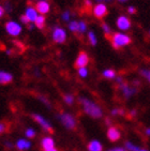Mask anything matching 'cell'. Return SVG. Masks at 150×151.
<instances>
[{"instance_id": "cell-42", "label": "cell", "mask_w": 150, "mask_h": 151, "mask_svg": "<svg viewBox=\"0 0 150 151\" xmlns=\"http://www.w3.org/2000/svg\"><path fill=\"white\" fill-rule=\"evenodd\" d=\"M146 134H147V135H150V129H147V130H146Z\"/></svg>"}, {"instance_id": "cell-20", "label": "cell", "mask_w": 150, "mask_h": 151, "mask_svg": "<svg viewBox=\"0 0 150 151\" xmlns=\"http://www.w3.org/2000/svg\"><path fill=\"white\" fill-rule=\"evenodd\" d=\"M88 39H89V42L91 43V45L95 46L97 43H98V40H97V37H95V33L93 31L88 32Z\"/></svg>"}, {"instance_id": "cell-44", "label": "cell", "mask_w": 150, "mask_h": 151, "mask_svg": "<svg viewBox=\"0 0 150 151\" xmlns=\"http://www.w3.org/2000/svg\"><path fill=\"white\" fill-rule=\"evenodd\" d=\"M29 29L32 30V29H33V26H32V25H29Z\"/></svg>"}, {"instance_id": "cell-13", "label": "cell", "mask_w": 150, "mask_h": 151, "mask_svg": "<svg viewBox=\"0 0 150 151\" xmlns=\"http://www.w3.org/2000/svg\"><path fill=\"white\" fill-rule=\"evenodd\" d=\"M25 15H26V17L28 18L30 23H35L39 13L35 9V6H28L26 9V12H25Z\"/></svg>"}, {"instance_id": "cell-31", "label": "cell", "mask_w": 150, "mask_h": 151, "mask_svg": "<svg viewBox=\"0 0 150 151\" xmlns=\"http://www.w3.org/2000/svg\"><path fill=\"white\" fill-rule=\"evenodd\" d=\"M20 22H22L23 24H25V25H28V24L30 23V22H29V19L26 17V15H25V14L20 16Z\"/></svg>"}, {"instance_id": "cell-40", "label": "cell", "mask_w": 150, "mask_h": 151, "mask_svg": "<svg viewBox=\"0 0 150 151\" xmlns=\"http://www.w3.org/2000/svg\"><path fill=\"white\" fill-rule=\"evenodd\" d=\"M44 151H58L57 149L54 147V148H50V149H46V150H44Z\"/></svg>"}, {"instance_id": "cell-16", "label": "cell", "mask_w": 150, "mask_h": 151, "mask_svg": "<svg viewBox=\"0 0 150 151\" xmlns=\"http://www.w3.org/2000/svg\"><path fill=\"white\" fill-rule=\"evenodd\" d=\"M87 149H88V151H102L103 150V146L99 140L93 139L88 144Z\"/></svg>"}, {"instance_id": "cell-35", "label": "cell", "mask_w": 150, "mask_h": 151, "mask_svg": "<svg viewBox=\"0 0 150 151\" xmlns=\"http://www.w3.org/2000/svg\"><path fill=\"white\" fill-rule=\"evenodd\" d=\"M119 111L120 109H118V108H114L112 111V116H117V115H119Z\"/></svg>"}, {"instance_id": "cell-1", "label": "cell", "mask_w": 150, "mask_h": 151, "mask_svg": "<svg viewBox=\"0 0 150 151\" xmlns=\"http://www.w3.org/2000/svg\"><path fill=\"white\" fill-rule=\"evenodd\" d=\"M79 103H81V107H83V111L90 116L91 118H94V119H99L103 116V111L102 108L100 107V105H98L95 102L91 101L88 98H84V96H81L79 98Z\"/></svg>"}, {"instance_id": "cell-15", "label": "cell", "mask_w": 150, "mask_h": 151, "mask_svg": "<svg viewBox=\"0 0 150 151\" xmlns=\"http://www.w3.org/2000/svg\"><path fill=\"white\" fill-rule=\"evenodd\" d=\"M41 147H42L44 150H46V149H50V148H54V147H55V140L53 139L50 136L44 137L43 139L41 140Z\"/></svg>"}, {"instance_id": "cell-27", "label": "cell", "mask_w": 150, "mask_h": 151, "mask_svg": "<svg viewBox=\"0 0 150 151\" xmlns=\"http://www.w3.org/2000/svg\"><path fill=\"white\" fill-rule=\"evenodd\" d=\"M38 98H39V100H40V101L42 102V103H44V104L46 105L47 107H50V106H52V105H50V103H49V101L46 99V98H45V96H39Z\"/></svg>"}, {"instance_id": "cell-32", "label": "cell", "mask_w": 150, "mask_h": 151, "mask_svg": "<svg viewBox=\"0 0 150 151\" xmlns=\"http://www.w3.org/2000/svg\"><path fill=\"white\" fill-rule=\"evenodd\" d=\"M85 6L86 8H91L92 6V1L91 0H85Z\"/></svg>"}, {"instance_id": "cell-8", "label": "cell", "mask_w": 150, "mask_h": 151, "mask_svg": "<svg viewBox=\"0 0 150 151\" xmlns=\"http://www.w3.org/2000/svg\"><path fill=\"white\" fill-rule=\"evenodd\" d=\"M116 25L118 27L119 29L122 30V31H127V30L130 29L131 27V20L127 17V16H124V15H120L117 20H116Z\"/></svg>"}, {"instance_id": "cell-39", "label": "cell", "mask_w": 150, "mask_h": 151, "mask_svg": "<svg viewBox=\"0 0 150 151\" xmlns=\"http://www.w3.org/2000/svg\"><path fill=\"white\" fill-rule=\"evenodd\" d=\"M99 3H104V2H110L112 0H97Z\"/></svg>"}, {"instance_id": "cell-25", "label": "cell", "mask_w": 150, "mask_h": 151, "mask_svg": "<svg viewBox=\"0 0 150 151\" xmlns=\"http://www.w3.org/2000/svg\"><path fill=\"white\" fill-rule=\"evenodd\" d=\"M78 75L81 76V77H87V75H88V70H87V68H79L78 69Z\"/></svg>"}, {"instance_id": "cell-22", "label": "cell", "mask_w": 150, "mask_h": 151, "mask_svg": "<svg viewBox=\"0 0 150 151\" xmlns=\"http://www.w3.org/2000/svg\"><path fill=\"white\" fill-rule=\"evenodd\" d=\"M69 29H70V31H72V32H78V22H76V20L70 22Z\"/></svg>"}, {"instance_id": "cell-46", "label": "cell", "mask_w": 150, "mask_h": 151, "mask_svg": "<svg viewBox=\"0 0 150 151\" xmlns=\"http://www.w3.org/2000/svg\"><path fill=\"white\" fill-rule=\"evenodd\" d=\"M149 35H150V31H149Z\"/></svg>"}, {"instance_id": "cell-34", "label": "cell", "mask_w": 150, "mask_h": 151, "mask_svg": "<svg viewBox=\"0 0 150 151\" xmlns=\"http://www.w3.org/2000/svg\"><path fill=\"white\" fill-rule=\"evenodd\" d=\"M128 12H129L130 14H134V13L136 12V10L134 6H129V8H128Z\"/></svg>"}, {"instance_id": "cell-11", "label": "cell", "mask_w": 150, "mask_h": 151, "mask_svg": "<svg viewBox=\"0 0 150 151\" xmlns=\"http://www.w3.org/2000/svg\"><path fill=\"white\" fill-rule=\"evenodd\" d=\"M119 87H120V90H121V92L123 93L124 98H127V99L131 98L133 94H135V93H136L135 88L131 87V86H129L128 84H124V83H122V84L119 85Z\"/></svg>"}, {"instance_id": "cell-10", "label": "cell", "mask_w": 150, "mask_h": 151, "mask_svg": "<svg viewBox=\"0 0 150 151\" xmlns=\"http://www.w3.org/2000/svg\"><path fill=\"white\" fill-rule=\"evenodd\" d=\"M35 9H37L39 14L45 15L50 11V4L47 2V0H40V1L35 4Z\"/></svg>"}, {"instance_id": "cell-5", "label": "cell", "mask_w": 150, "mask_h": 151, "mask_svg": "<svg viewBox=\"0 0 150 151\" xmlns=\"http://www.w3.org/2000/svg\"><path fill=\"white\" fill-rule=\"evenodd\" d=\"M53 40L55 41L56 43H64L66 40V32L63 28H61V27H55L54 29H53Z\"/></svg>"}, {"instance_id": "cell-43", "label": "cell", "mask_w": 150, "mask_h": 151, "mask_svg": "<svg viewBox=\"0 0 150 151\" xmlns=\"http://www.w3.org/2000/svg\"><path fill=\"white\" fill-rule=\"evenodd\" d=\"M118 1L119 2H127L128 0H118Z\"/></svg>"}, {"instance_id": "cell-7", "label": "cell", "mask_w": 150, "mask_h": 151, "mask_svg": "<svg viewBox=\"0 0 150 151\" xmlns=\"http://www.w3.org/2000/svg\"><path fill=\"white\" fill-rule=\"evenodd\" d=\"M92 12L93 15L97 18H103L108 13V10H107V6L105 3H98V4H95L93 6Z\"/></svg>"}, {"instance_id": "cell-24", "label": "cell", "mask_w": 150, "mask_h": 151, "mask_svg": "<svg viewBox=\"0 0 150 151\" xmlns=\"http://www.w3.org/2000/svg\"><path fill=\"white\" fill-rule=\"evenodd\" d=\"M125 148H127L129 151H138L139 150L138 147H137L136 145H134V144H132L131 142H125Z\"/></svg>"}, {"instance_id": "cell-19", "label": "cell", "mask_w": 150, "mask_h": 151, "mask_svg": "<svg viewBox=\"0 0 150 151\" xmlns=\"http://www.w3.org/2000/svg\"><path fill=\"white\" fill-rule=\"evenodd\" d=\"M103 76L105 77V78H108V79L115 78V77H116V72L114 70H110V69H108V70L103 71Z\"/></svg>"}, {"instance_id": "cell-12", "label": "cell", "mask_w": 150, "mask_h": 151, "mask_svg": "<svg viewBox=\"0 0 150 151\" xmlns=\"http://www.w3.org/2000/svg\"><path fill=\"white\" fill-rule=\"evenodd\" d=\"M107 137L110 142H117L121 137V133L115 127H110V129L107 130Z\"/></svg>"}, {"instance_id": "cell-3", "label": "cell", "mask_w": 150, "mask_h": 151, "mask_svg": "<svg viewBox=\"0 0 150 151\" xmlns=\"http://www.w3.org/2000/svg\"><path fill=\"white\" fill-rule=\"evenodd\" d=\"M59 119H60L61 123L63 124V127L68 130H74L76 127V120L74 117L69 113H61L59 115Z\"/></svg>"}, {"instance_id": "cell-14", "label": "cell", "mask_w": 150, "mask_h": 151, "mask_svg": "<svg viewBox=\"0 0 150 151\" xmlns=\"http://www.w3.org/2000/svg\"><path fill=\"white\" fill-rule=\"evenodd\" d=\"M12 81H13V75H12L11 73L6 72V71H0V84H10Z\"/></svg>"}, {"instance_id": "cell-23", "label": "cell", "mask_w": 150, "mask_h": 151, "mask_svg": "<svg viewBox=\"0 0 150 151\" xmlns=\"http://www.w3.org/2000/svg\"><path fill=\"white\" fill-rule=\"evenodd\" d=\"M87 30V24L85 22H78V33H85Z\"/></svg>"}, {"instance_id": "cell-6", "label": "cell", "mask_w": 150, "mask_h": 151, "mask_svg": "<svg viewBox=\"0 0 150 151\" xmlns=\"http://www.w3.org/2000/svg\"><path fill=\"white\" fill-rule=\"evenodd\" d=\"M32 118H33L46 132H48V133H52L53 132L52 124H50L44 117H42L41 115H38V114H33V115H32Z\"/></svg>"}, {"instance_id": "cell-26", "label": "cell", "mask_w": 150, "mask_h": 151, "mask_svg": "<svg viewBox=\"0 0 150 151\" xmlns=\"http://www.w3.org/2000/svg\"><path fill=\"white\" fill-rule=\"evenodd\" d=\"M25 135H26L28 138H32V137H35V131L33 130V129H31V128H28L25 131Z\"/></svg>"}, {"instance_id": "cell-18", "label": "cell", "mask_w": 150, "mask_h": 151, "mask_svg": "<svg viewBox=\"0 0 150 151\" xmlns=\"http://www.w3.org/2000/svg\"><path fill=\"white\" fill-rule=\"evenodd\" d=\"M35 25L39 28V29H43L45 26V16L39 14L38 15L37 19L35 20Z\"/></svg>"}, {"instance_id": "cell-4", "label": "cell", "mask_w": 150, "mask_h": 151, "mask_svg": "<svg viewBox=\"0 0 150 151\" xmlns=\"http://www.w3.org/2000/svg\"><path fill=\"white\" fill-rule=\"evenodd\" d=\"M6 30L12 37H17L22 32V26L14 20H10V22H6Z\"/></svg>"}, {"instance_id": "cell-17", "label": "cell", "mask_w": 150, "mask_h": 151, "mask_svg": "<svg viewBox=\"0 0 150 151\" xmlns=\"http://www.w3.org/2000/svg\"><path fill=\"white\" fill-rule=\"evenodd\" d=\"M31 147V142H29L27 139H18L16 142V148L20 151H25V150H28L29 148Z\"/></svg>"}, {"instance_id": "cell-36", "label": "cell", "mask_w": 150, "mask_h": 151, "mask_svg": "<svg viewBox=\"0 0 150 151\" xmlns=\"http://www.w3.org/2000/svg\"><path fill=\"white\" fill-rule=\"evenodd\" d=\"M4 12H6V11H4V9H3V6H0V18H1L3 15H4Z\"/></svg>"}, {"instance_id": "cell-28", "label": "cell", "mask_w": 150, "mask_h": 151, "mask_svg": "<svg viewBox=\"0 0 150 151\" xmlns=\"http://www.w3.org/2000/svg\"><path fill=\"white\" fill-rule=\"evenodd\" d=\"M141 74L144 77H146L147 81L150 83V70H141Z\"/></svg>"}, {"instance_id": "cell-29", "label": "cell", "mask_w": 150, "mask_h": 151, "mask_svg": "<svg viewBox=\"0 0 150 151\" xmlns=\"http://www.w3.org/2000/svg\"><path fill=\"white\" fill-rule=\"evenodd\" d=\"M70 16H71V13H70L69 11L63 12V13H62V20H63V22H69Z\"/></svg>"}, {"instance_id": "cell-9", "label": "cell", "mask_w": 150, "mask_h": 151, "mask_svg": "<svg viewBox=\"0 0 150 151\" xmlns=\"http://www.w3.org/2000/svg\"><path fill=\"white\" fill-rule=\"evenodd\" d=\"M89 63V56L85 52H81L78 54L76 61H75V67L76 68H85L87 67V64Z\"/></svg>"}, {"instance_id": "cell-37", "label": "cell", "mask_w": 150, "mask_h": 151, "mask_svg": "<svg viewBox=\"0 0 150 151\" xmlns=\"http://www.w3.org/2000/svg\"><path fill=\"white\" fill-rule=\"evenodd\" d=\"M4 130H6V125L3 124V123H0V133H2Z\"/></svg>"}, {"instance_id": "cell-33", "label": "cell", "mask_w": 150, "mask_h": 151, "mask_svg": "<svg viewBox=\"0 0 150 151\" xmlns=\"http://www.w3.org/2000/svg\"><path fill=\"white\" fill-rule=\"evenodd\" d=\"M107 151H127L124 148H121V147H116V148H112V149H110V150Z\"/></svg>"}, {"instance_id": "cell-2", "label": "cell", "mask_w": 150, "mask_h": 151, "mask_svg": "<svg viewBox=\"0 0 150 151\" xmlns=\"http://www.w3.org/2000/svg\"><path fill=\"white\" fill-rule=\"evenodd\" d=\"M110 42H112V45L115 47L116 50H119L123 46H127L131 43V38L128 35H124V33H114V35L110 37Z\"/></svg>"}, {"instance_id": "cell-30", "label": "cell", "mask_w": 150, "mask_h": 151, "mask_svg": "<svg viewBox=\"0 0 150 151\" xmlns=\"http://www.w3.org/2000/svg\"><path fill=\"white\" fill-rule=\"evenodd\" d=\"M102 29H103V31L105 32V35H110V28L107 24H103V25H102Z\"/></svg>"}, {"instance_id": "cell-45", "label": "cell", "mask_w": 150, "mask_h": 151, "mask_svg": "<svg viewBox=\"0 0 150 151\" xmlns=\"http://www.w3.org/2000/svg\"><path fill=\"white\" fill-rule=\"evenodd\" d=\"M138 151H148V150H146V149H139Z\"/></svg>"}, {"instance_id": "cell-41", "label": "cell", "mask_w": 150, "mask_h": 151, "mask_svg": "<svg viewBox=\"0 0 150 151\" xmlns=\"http://www.w3.org/2000/svg\"><path fill=\"white\" fill-rule=\"evenodd\" d=\"M6 147H9V148H11V147H12L11 142H6Z\"/></svg>"}, {"instance_id": "cell-21", "label": "cell", "mask_w": 150, "mask_h": 151, "mask_svg": "<svg viewBox=\"0 0 150 151\" xmlns=\"http://www.w3.org/2000/svg\"><path fill=\"white\" fill-rule=\"evenodd\" d=\"M63 100L66 102V104L68 105H72L74 103V96L72 94H70V93H66L63 96Z\"/></svg>"}, {"instance_id": "cell-38", "label": "cell", "mask_w": 150, "mask_h": 151, "mask_svg": "<svg viewBox=\"0 0 150 151\" xmlns=\"http://www.w3.org/2000/svg\"><path fill=\"white\" fill-rule=\"evenodd\" d=\"M130 116H132V117H135L136 116V111H135V109H132V111H131Z\"/></svg>"}]
</instances>
